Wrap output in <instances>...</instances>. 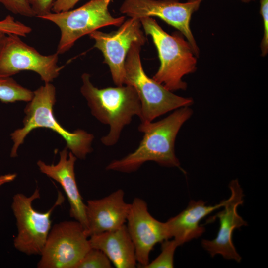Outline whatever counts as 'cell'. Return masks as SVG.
<instances>
[{
  "instance_id": "2",
  "label": "cell",
  "mask_w": 268,
  "mask_h": 268,
  "mask_svg": "<svg viewBox=\"0 0 268 268\" xmlns=\"http://www.w3.org/2000/svg\"><path fill=\"white\" fill-rule=\"evenodd\" d=\"M80 92L87 101L94 116L101 123L109 126V132L101 138L107 146L118 141L124 127L129 124L134 116L141 115V107L138 94L129 85L99 89L90 80V75L84 73L81 76Z\"/></svg>"
},
{
  "instance_id": "7",
  "label": "cell",
  "mask_w": 268,
  "mask_h": 268,
  "mask_svg": "<svg viewBox=\"0 0 268 268\" xmlns=\"http://www.w3.org/2000/svg\"><path fill=\"white\" fill-rule=\"evenodd\" d=\"M58 195L54 204L46 212H38L32 206L33 201L40 198L38 188L29 197L22 193L13 196L11 208L17 227L13 244L17 250L28 255L41 254L51 230L52 213L64 201L60 191Z\"/></svg>"
},
{
  "instance_id": "22",
  "label": "cell",
  "mask_w": 268,
  "mask_h": 268,
  "mask_svg": "<svg viewBox=\"0 0 268 268\" xmlns=\"http://www.w3.org/2000/svg\"><path fill=\"white\" fill-rule=\"evenodd\" d=\"M0 3L14 14L28 18L35 17L27 0H0Z\"/></svg>"
},
{
  "instance_id": "1",
  "label": "cell",
  "mask_w": 268,
  "mask_h": 268,
  "mask_svg": "<svg viewBox=\"0 0 268 268\" xmlns=\"http://www.w3.org/2000/svg\"><path fill=\"white\" fill-rule=\"evenodd\" d=\"M192 114L189 106L183 107L159 121L141 123L138 130L144 135L137 148L120 159L113 160L106 169L131 173L147 161L164 167L180 168L175 153V141L181 127Z\"/></svg>"
},
{
  "instance_id": "17",
  "label": "cell",
  "mask_w": 268,
  "mask_h": 268,
  "mask_svg": "<svg viewBox=\"0 0 268 268\" xmlns=\"http://www.w3.org/2000/svg\"><path fill=\"white\" fill-rule=\"evenodd\" d=\"M89 242L91 248L102 251L116 268L135 267V248L125 224L113 231L91 235Z\"/></svg>"
},
{
  "instance_id": "4",
  "label": "cell",
  "mask_w": 268,
  "mask_h": 268,
  "mask_svg": "<svg viewBox=\"0 0 268 268\" xmlns=\"http://www.w3.org/2000/svg\"><path fill=\"white\" fill-rule=\"evenodd\" d=\"M140 21L146 34L151 37L160 61L152 79L171 92L185 90L187 85L183 77L196 69L197 60L190 44L177 33L168 34L152 17Z\"/></svg>"
},
{
  "instance_id": "18",
  "label": "cell",
  "mask_w": 268,
  "mask_h": 268,
  "mask_svg": "<svg viewBox=\"0 0 268 268\" xmlns=\"http://www.w3.org/2000/svg\"><path fill=\"white\" fill-rule=\"evenodd\" d=\"M33 92L21 86L11 77H0V100L3 103L30 101Z\"/></svg>"
},
{
  "instance_id": "5",
  "label": "cell",
  "mask_w": 268,
  "mask_h": 268,
  "mask_svg": "<svg viewBox=\"0 0 268 268\" xmlns=\"http://www.w3.org/2000/svg\"><path fill=\"white\" fill-rule=\"evenodd\" d=\"M143 45L134 42L128 52L125 63L124 84L131 85L135 89L141 107L139 118L141 123H146L172 110L188 107L193 100L173 94L146 74L140 57Z\"/></svg>"
},
{
  "instance_id": "19",
  "label": "cell",
  "mask_w": 268,
  "mask_h": 268,
  "mask_svg": "<svg viewBox=\"0 0 268 268\" xmlns=\"http://www.w3.org/2000/svg\"><path fill=\"white\" fill-rule=\"evenodd\" d=\"M161 252L159 255L143 268H173L174 255L177 247L179 246L174 240L169 239L162 243Z\"/></svg>"
},
{
  "instance_id": "13",
  "label": "cell",
  "mask_w": 268,
  "mask_h": 268,
  "mask_svg": "<svg viewBox=\"0 0 268 268\" xmlns=\"http://www.w3.org/2000/svg\"><path fill=\"white\" fill-rule=\"evenodd\" d=\"M229 187L231 195L226 200L224 209L208 220L210 222L216 218L219 219L220 227L217 235L213 240H202L201 244L212 257L219 254L226 259L240 262L241 257L233 244L232 234L235 229L247 225V222L237 212L238 206L243 203L244 194L237 179L232 180Z\"/></svg>"
},
{
  "instance_id": "9",
  "label": "cell",
  "mask_w": 268,
  "mask_h": 268,
  "mask_svg": "<svg viewBox=\"0 0 268 268\" xmlns=\"http://www.w3.org/2000/svg\"><path fill=\"white\" fill-rule=\"evenodd\" d=\"M21 37L6 34L0 52V77H11L21 71L38 74L45 83H51L59 76V54L43 55L22 41Z\"/></svg>"
},
{
  "instance_id": "21",
  "label": "cell",
  "mask_w": 268,
  "mask_h": 268,
  "mask_svg": "<svg viewBox=\"0 0 268 268\" xmlns=\"http://www.w3.org/2000/svg\"><path fill=\"white\" fill-rule=\"evenodd\" d=\"M32 30L30 27L16 20L10 15L0 20V31L6 34H13L20 37H26Z\"/></svg>"
},
{
  "instance_id": "28",
  "label": "cell",
  "mask_w": 268,
  "mask_h": 268,
  "mask_svg": "<svg viewBox=\"0 0 268 268\" xmlns=\"http://www.w3.org/2000/svg\"><path fill=\"white\" fill-rule=\"evenodd\" d=\"M241 0L243 2H248L253 0Z\"/></svg>"
},
{
  "instance_id": "15",
  "label": "cell",
  "mask_w": 268,
  "mask_h": 268,
  "mask_svg": "<svg viewBox=\"0 0 268 268\" xmlns=\"http://www.w3.org/2000/svg\"><path fill=\"white\" fill-rule=\"evenodd\" d=\"M66 147L60 152L57 164L48 165L39 160L37 164L40 171L59 183L62 187L69 204V215L87 228L86 204L79 193L75 179L74 165L77 158Z\"/></svg>"
},
{
  "instance_id": "11",
  "label": "cell",
  "mask_w": 268,
  "mask_h": 268,
  "mask_svg": "<svg viewBox=\"0 0 268 268\" xmlns=\"http://www.w3.org/2000/svg\"><path fill=\"white\" fill-rule=\"evenodd\" d=\"M141 27L140 19L130 18L116 31L106 33L96 30L89 34L95 41L94 47L103 54V63L108 65L117 86L124 84L125 60L132 44L138 42L144 45L146 41Z\"/></svg>"
},
{
  "instance_id": "23",
  "label": "cell",
  "mask_w": 268,
  "mask_h": 268,
  "mask_svg": "<svg viewBox=\"0 0 268 268\" xmlns=\"http://www.w3.org/2000/svg\"><path fill=\"white\" fill-rule=\"evenodd\" d=\"M260 14L263 21L264 35L261 42L262 55H266L268 51V0H260Z\"/></svg>"
},
{
  "instance_id": "10",
  "label": "cell",
  "mask_w": 268,
  "mask_h": 268,
  "mask_svg": "<svg viewBox=\"0 0 268 268\" xmlns=\"http://www.w3.org/2000/svg\"><path fill=\"white\" fill-rule=\"evenodd\" d=\"M202 0H124L120 11L130 18L141 19L157 17L176 28L187 39L196 56L199 50L191 32L190 23L192 14L197 10Z\"/></svg>"
},
{
  "instance_id": "12",
  "label": "cell",
  "mask_w": 268,
  "mask_h": 268,
  "mask_svg": "<svg viewBox=\"0 0 268 268\" xmlns=\"http://www.w3.org/2000/svg\"><path fill=\"white\" fill-rule=\"evenodd\" d=\"M126 225L134 243L137 262L144 268L155 245L170 239L166 222H160L149 212L147 203L135 198L131 203Z\"/></svg>"
},
{
  "instance_id": "16",
  "label": "cell",
  "mask_w": 268,
  "mask_h": 268,
  "mask_svg": "<svg viewBox=\"0 0 268 268\" xmlns=\"http://www.w3.org/2000/svg\"><path fill=\"white\" fill-rule=\"evenodd\" d=\"M226 200L214 205H206L202 201L191 200L187 207L175 216L165 222L170 238L179 246L200 237L205 231L199 225L201 220L215 210L223 207Z\"/></svg>"
},
{
  "instance_id": "14",
  "label": "cell",
  "mask_w": 268,
  "mask_h": 268,
  "mask_svg": "<svg viewBox=\"0 0 268 268\" xmlns=\"http://www.w3.org/2000/svg\"><path fill=\"white\" fill-rule=\"evenodd\" d=\"M131 203L124 200V192L118 189L99 199L87 201L86 232L89 237L117 229L126 222Z\"/></svg>"
},
{
  "instance_id": "6",
  "label": "cell",
  "mask_w": 268,
  "mask_h": 268,
  "mask_svg": "<svg viewBox=\"0 0 268 268\" xmlns=\"http://www.w3.org/2000/svg\"><path fill=\"white\" fill-rule=\"evenodd\" d=\"M113 0H89L81 6L60 12H51L39 18L52 22L59 29L60 37L56 53L68 51L82 36L110 25L120 26L125 16L113 17L108 7Z\"/></svg>"
},
{
  "instance_id": "3",
  "label": "cell",
  "mask_w": 268,
  "mask_h": 268,
  "mask_svg": "<svg viewBox=\"0 0 268 268\" xmlns=\"http://www.w3.org/2000/svg\"><path fill=\"white\" fill-rule=\"evenodd\" d=\"M55 102L56 89L51 83H45L33 92L32 99L24 109L23 127L10 134L13 142L10 153L11 157L17 156V150L25 138L37 128H48L60 134L66 142L67 147L77 158L84 159L92 151L93 135L83 130L69 132L64 128L53 113Z\"/></svg>"
},
{
  "instance_id": "25",
  "label": "cell",
  "mask_w": 268,
  "mask_h": 268,
  "mask_svg": "<svg viewBox=\"0 0 268 268\" xmlns=\"http://www.w3.org/2000/svg\"><path fill=\"white\" fill-rule=\"evenodd\" d=\"M81 0H55L53 3L52 12H60L72 9Z\"/></svg>"
},
{
  "instance_id": "26",
  "label": "cell",
  "mask_w": 268,
  "mask_h": 268,
  "mask_svg": "<svg viewBox=\"0 0 268 268\" xmlns=\"http://www.w3.org/2000/svg\"><path fill=\"white\" fill-rule=\"evenodd\" d=\"M16 177V174H7L0 176V187L2 185L13 181Z\"/></svg>"
},
{
  "instance_id": "20",
  "label": "cell",
  "mask_w": 268,
  "mask_h": 268,
  "mask_svg": "<svg viewBox=\"0 0 268 268\" xmlns=\"http://www.w3.org/2000/svg\"><path fill=\"white\" fill-rule=\"evenodd\" d=\"M111 262L101 250L91 248L78 262L75 268H111Z\"/></svg>"
},
{
  "instance_id": "27",
  "label": "cell",
  "mask_w": 268,
  "mask_h": 268,
  "mask_svg": "<svg viewBox=\"0 0 268 268\" xmlns=\"http://www.w3.org/2000/svg\"><path fill=\"white\" fill-rule=\"evenodd\" d=\"M6 35V34L0 31V52L2 48Z\"/></svg>"
},
{
  "instance_id": "8",
  "label": "cell",
  "mask_w": 268,
  "mask_h": 268,
  "mask_svg": "<svg viewBox=\"0 0 268 268\" xmlns=\"http://www.w3.org/2000/svg\"><path fill=\"white\" fill-rule=\"evenodd\" d=\"M89 237L77 221H65L51 229L40 254L38 268H75L91 248Z\"/></svg>"
},
{
  "instance_id": "24",
  "label": "cell",
  "mask_w": 268,
  "mask_h": 268,
  "mask_svg": "<svg viewBox=\"0 0 268 268\" xmlns=\"http://www.w3.org/2000/svg\"><path fill=\"white\" fill-rule=\"evenodd\" d=\"M55 0H27L35 17L47 14L52 12L53 4Z\"/></svg>"
}]
</instances>
